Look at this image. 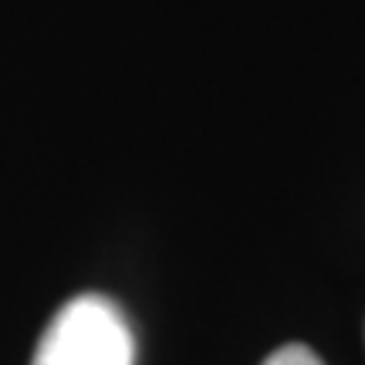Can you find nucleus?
<instances>
[{"label": "nucleus", "mask_w": 365, "mask_h": 365, "mask_svg": "<svg viewBox=\"0 0 365 365\" xmlns=\"http://www.w3.org/2000/svg\"><path fill=\"white\" fill-rule=\"evenodd\" d=\"M264 365H325L308 345H284L264 359Z\"/></svg>", "instance_id": "nucleus-2"}, {"label": "nucleus", "mask_w": 365, "mask_h": 365, "mask_svg": "<svg viewBox=\"0 0 365 365\" xmlns=\"http://www.w3.org/2000/svg\"><path fill=\"white\" fill-rule=\"evenodd\" d=\"M129 322L102 294H78L51 318L34 365H132Z\"/></svg>", "instance_id": "nucleus-1"}]
</instances>
